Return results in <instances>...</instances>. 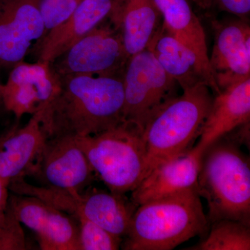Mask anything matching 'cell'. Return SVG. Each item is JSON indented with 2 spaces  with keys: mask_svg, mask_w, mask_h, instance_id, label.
Instances as JSON below:
<instances>
[{
  "mask_svg": "<svg viewBox=\"0 0 250 250\" xmlns=\"http://www.w3.org/2000/svg\"><path fill=\"white\" fill-rule=\"evenodd\" d=\"M58 77L59 91L42 110V125L48 138L86 137L125 121L123 77Z\"/></svg>",
  "mask_w": 250,
  "mask_h": 250,
  "instance_id": "obj_1",
  "label": "cell"
},
{
  "mask_svg": "<svg viewBox=\"0 0 250 250\" xmlns=\"http://www.w3.org/2000/svg\"><path fill=\"white\" fill-rule=\"evenodd\" d=\"M232 131L202 153L196 190L207 200L209 225L223 219L250 226L249 156Z\"/></svg>",
  "mask_w": 250,
  "mask_h": 250,
  "instance_id": "obj_2",
  "label": "cell"
},
{
  "mask_svg": "<svg viewBox=\"0 0 250 250\" xmlns=\"http://www.w3.org/2000/svg\"><path fill=\"white\" fill-rule=\"evenodd\" d=\"M195 188L142 204L135 210L121 248L125 250H171L208 231Z\"/></svg>",
  "mask_w": 250,
  "mask_h": 250,
  "instance_id": "obj_3",
  "label": "cell"
},
{
  "mask_svg": "<svg viewBox=\"0 0 250 250\" xmlns=\"http://www.w3.org/2000/svg\"><path fill=\"white\" fill-rule=\"evenodd\" d=\"M167 100L147 122L143 136L147 175L158 165L191 149L213 103V92L202 83Z\"/></svg>",
  "mask_w": 250,
  "mask_h": 250,
  "instance_id": "obj_4",
  "label": "cell"
},
{
  "mask_svg": "<svg viewBox=\"0 0 250 250\" xmlns=\"http://www.w3.org/2000/svg\"><path fill=\"white\" fill-rule=\"evenodd\" d=\"M92 168L113 193L132 192L147 173L143 129L125 121L99 134L76 138Z\"/></svg>",
  "mask_w": 250,
  "mask_h": 250,
  "instance_id": "obj_5",
  "label": "cell"
},
{
  "mask_svg": "<svg viewBox=\"0 0 250 250\" xmlns=\"http://www.w3.org/2000/svg\"><path fill=\"white\" fill-rule=\"evenodd\" d=\"M123 82L125 121L143 129L164 103L177 96L179 85L149 48L129 57L123 72Z\"/></svg>",
  "mask_w": 250,
  "mask_h": 250,
  "instance_id": "obj_6",
  "label": "cell"
},
{
  "mask_svg": "<svg viewBox=\"0 0 250 250\" xmlns=\"http://www.w3.org/2000/svg\"><path fill=\"white\" fill-rule=\"evenodd\" d=\"M105 21L51 63L56 75L123 77L129 58L121 32L111 20Z\"/></svg>",
  "mask_w": 250,
  "mask_h": 250,
  "instance_id": "obj_7",
  "label": "cell"
},
{
  "mask_svg": "<svg viewBox=\"0 0 250 250\" xmlns=\"http://www.w3.org/2000/svg\"><path fill=\"white\" fill-rule=\"evenodd\" d=\"M59 77L48 62H24L13 67L5 84H1L2 105L19 121L24 115L43 110L59 91Z\"/></svg>",
  "mask_w": 250,
  "mask_h": 250,
  "instance_id": "obj_8",
  "label": "cell"
},
{
  "mask_svg": "<svg viewBox=\"0 0 250 250\" xmlns=\"http://www.w3.org/2000/svg\"><path fill=\"white\" fill-rule=\"evenodd\" d=\"M214 43L210 68L220 91L250 78L249 22L235 19L211 21Z\"/></svg>",
  "mask_w": 250,
  "mask_h": 250,
  "instance_id": "obj_9",
  "label": "cell"
},
{
  "mask_svg": "<svg viewBox=\"0 0 250 250\" xmlns=\"http://www.w3.org/2000/svg\"><path fill=\"white\" fill-rule=\"evenodd\" d=\"M45 34L39 0H0V65L24 62L31 45Z\"/></svg>",
  "mask_w": 250,
  "mask_h": 250,
  "instance_id": "obj_10",
  "label": "cell"
},
{
  "mask_svg": "<svg viewBox=\"0 0 250 250\" xmlns=\"http://www.w3.org/2000/svg\"><path fill=\"white\" fill-rule=\"evenodd\" d=\"M36 160V170L49 187L80 192L93 179L89 161L72 136L49 137Z\"/></svg>",
  "mask_w": 250,
  "mask_h": 250,
  "instance_id": "obj_11",
  "label": "cell"
},
{
  "mask_svg": "<svg viewBox=\"0 0 250 250\" xmlns=\"http://www.w3.org/2000/svg\"><path fill=\"white\" fill-rule=\"evenodd\" d=\"M201 156L193 147L154 167L131 192L135 205L196 189Z\"/></svg>",
  "mask_w": 250,
  "mask_h": 250,
  "instance_id": "obj_12",
  "label": "cell"
},
{
  "mask_svg": "<svg viewBox=\"0 0 250 250\" xmlns=\"http://www.w3.org/2000/svg\"><path fill=\"white\" fill-rule=\"evenodd\" d=\"M116 0H82L62 24L48 31L42 39L39 61L52 63L77 41L106 21Z\"/></svg>",
  "mask_w": 250,
  "mask_h": 250,
  "instance_id": "obj_13",
  "label": "cell"
},
{
  "mask_svg": "<svg viewBox=\"0 0 250 250\" xmlns=\"http://www.w3.org/2000/svg\"><path fill=\"white\" fill-rule=\"evenodd\" d=\"M137 207L125 195L93 189L85 193L72 194L67 212L76 219H88L123 240Z\"/></svg>",
  "mask_w": 250,
  "mask_h": 250,
  "instance_id": "obj_14",
  "label": "cell"
},
{
  "mask_svg": "<svg viewBox=\"0 0 250 250\" xmlns=\"http://www.w3.org/2000/svg\"><path fill=\"white\" fill-rule=\"evenodd\" d=\"M250 121V78L222 90L213 103L194 149L202 152L215 141Z\"/></svg>",
  "mask_w": 250,
  "mask_h": 250,
  "instance_id": "obj_15",
  "label": "cell"
},
{
  "mask_svg": "<svg viewBox=\"0 0 250 250\" xmlns=\"http://www.w3.org/2000/svg\"><path fill=\"white\" fill-rule=\"evenodd\" d=\"M148 48L183 90L205 83L213 95L220 93L214 76L205 68L196 54L166 30L163 24Z\"/></svg>",
  "mask_w": 250,
  "mask_h": 250,
  "instance_id": "obj_16",
  "label": "cell"
},
{
  "mask_svg": "<svg viewBox=\"0 0 250 250\" xmlns=\"http://www.w3.org/2000/svg\"><path fill=\"white\" fill-rule=\"evenodd\" d=\"M42 110L31 115L22 128H14L0 138V179L9 186L35 161L48 139Z\"/></svg>",
  "mask_w": 250,
  "mask_h": 250,
  "instance_id": "obj_17",
  "label": "cell"
},
{
  "mask_svg": "<svg viewBox=\"0 0 250 250\" xmlns=\"http://www.w3.org/2000/svg\"><path fill=\"white\" fill-rule=\"evenodd\" d=\"M109 19L121 32L129 59L149 47L163 24L153 0H116Z\"/></svg>",
  "mask_w": 250,
  "mask_h": 250,
  "instance_id": "obj_18",
  "label": "cell"
},
{
  "mask_svg": "<svg viewBox=\"0 0 250 250\" xmlns=\"http://www.w3.org/2000/svg\"><path fill=\"white\" fill-rule=\"evenodd\" d=\"M153 1L160 11L166 30L195 52L205 68L213 75L205 29L188 0Z\"/></svg>",
  "mask_w": 250,
  "mask_h": 250,
  "instance_id": "obj_19",
  "label": "cell"
},
{
  "mask_svg": "<svg viewBox=\"0 0 250 250\" xmlns=\"http://www.w3.org/2000/svg\"><path fill=\"white\" fill-rule=\"evenodd\" d=\"M210 232L190 250H250V226L236 220L223 219L210 223Z\"/></svg>",
  "mask_w": 250,
  "mask_h": 250,
  "instance_id": "obj_20",
  "label": "cell"
},
{
  "mask_svg": "<svg viewBox=\"0 0 250 250\" xmlns=\"http://www.w3.org/2000/svg\"><path fill=\"white\" fill-rule=\"evenodd\" d=\"M36 236L42 250H81L80 227L54 207L45 227Z\"/></svg>",
  "mask_w": 250,
  "mask_h": 250,
  "instance_id": "obj_21",
  "label": "cell"
},
{
  "mask_svg": "<svg viewBox=\"0 0 250 250\" xmlns=\"http://www.w3.org/2000/svg\"><path fill=\"white\" fill-rule=\"evenodd\" d=\"M9 199V188L0 179V250H25L24 232L10 207Z\"/></svg>",
  "mask_w": 250,
  "mask_h": 250,
  "instance_id": "obj_22",
  "label": "cell"
},
{
  "mask_svg": "<svg viewBox=\"0 0 250 250\" xmlns=\"http://www.w3.org/2000/svg\"><path fill=\"white\" fill-rule=\"evenodd\" d=\"M80 227L81 250H117L121 248L123 238L85 218L77 219Z\"/></svg>",
  "mask_w": 250,
  "mask_h": 250,
  "instance_id": "obj_23",
  "label": "cell"
},
{
  "mask_svg": "<svg viewBox=\"0 0 250 250\" xmlns=\"http://www.w3.org/2000/svg\"><path fill=\"white\" fill-rule=\"evenodd\" d=\"M82 0H39L45 34L68 18Z\"/></svg>",
  "mask_w": 250,
  "mask_h": 250,
  "instance_id": "obj_24",
  "label": "cell"
},
{
  "mask_svg": "<svg viewBox=\"0 0 250 250\" xmlns=\"http://www.w3.org/2000/svg\"><path fill=\"white\" fill-rule=\"evenodd\" d=\"M216 9L249 21L250 0H205V10Z\"/></svg>",
  "mask_w": 250,
  "mask_h": 250,
  "instance_id": "obj_25",
  "label": "cell"
},
{
  "mask_svg": "<svg viewBox=\"0 0 250 250\" xmlns=\"http://www.w3.org/2000/svg\"><path fill=\"white\" fill-rule=\"evenodd\" d=\"M192 1L202 9L205 10V0H192Z\"/></svg>",
  "mask_w": 250,
  "mask_h": 250,
  "instance_id": "obj_26",
  "label": "cell"
},
{
  "mask_svg": "<svg viewBox=\"0 0 250 250\" xmlns=\"http://www.w3.org/2000/svg\"><path fill=\"white\" fill-rule=\"evenodd\" d=\"M1 83H0V88H1ZM2 104V100H1V90H0V106Z\"/></svg>",
  "mask_w": 250,
  "mask_h": 250,
  "instance_id": "obj_27",
  "label": "cell"
}]
</instances>
